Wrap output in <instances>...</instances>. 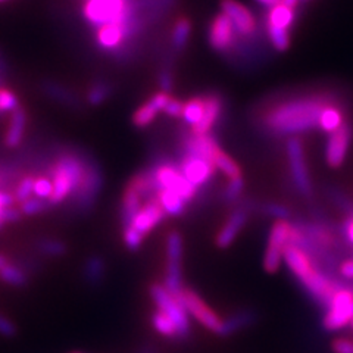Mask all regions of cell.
<instances>
[{"mask_svg": "<svg viewBox=\"0 0 353 353\" xmlns=\"http://www.w3.org/2000/svg\"><path fill=\"white\" fill-rule=\"evenodd\" d=\"M170 94L167 92H159L150 97L146 103H143L136 112L132 115V124L139 128H145L150 125L154 119H157L158 114L161 110L165 109L168 101H170Z\"/></svg>", "mask_w": 353, "mask_h": 353, "instance_id": "17", "label": "cell"}, {"mask_svg": "<svg viewBox=\"0 0 353 353\" xmlns=\"http://www.w3.org/2000/svg\"><path fill=\"white\" fill-rule=\"evenodd\" d=\"M150 297L153 303L157 305V309L163 312L168 318H171L176 330H179L180 340H185L190 336V315L187 314L185 307L183 306L181 301L167 290V287L162 284H153L150 287Z\"/></svg>", "mask_w": 353, "mask_h": 353, "instance_id": "4", "label": "cell"}, {"mask_svg": "<svg viewBox=\"0 0 353 353\" xmlns=\"http://www.w3.org/2000/svg\"><path fill=\"white\" fill-rule=\"evenodd\" d=\"M6 263H9L8 258L5 255H2V253H0V270H2Z\"/></svg>", "mask_w": 353, "mask_h": 353, "instance_id": "51", "label": "cell"}, {"mask_svg": "<svg viewBox=\"0 0 353 353\" xmlns=\"http://www.w3.org/2000/svg\"><path fill=\"white\" fill-rule=\"evenodd\" d=\"M26 125H27V114H26L24 109L18 106L15 110H12V115H10L8 130L5 132L3 143H5L6 148L15 149L21 145L22 139H24Z\"/></svg>", "mask_w": 353, "mask_h": 353, "instance_id": "20", "label": "cell"}, {"mask_svg": "<svg viewBox=\"0 0 353 353\" xmlns=\"http://www.w3.org/2000/svg\"><path fill=\"white\" fill-rule=\"evenodd\" d=\"M221 112H223V101L216 94H209L205 97V112L201 119V123L193 127L194 136L209 134L215 123L218 121Z\"/></svg>", "mask_w": 353, "mask_h": 353, "instance_id": "19", "label": "cell"}, {"mask_svg": "<svg viewBox=\"0 0 353 353\" xmlns=\"http://www.w3.org/2000/svg\"><path fill=\"white\" fill-rule=\"evenodd\" d=\"M350 325H352V328H353V319H352V321H350Z\"/></svg>", "mask_w": 353, "mask_h": 353, "instance_id": "53", "label": "cell"}, {"mask_svg": "<svg viewBox=\"0 0 353 353\" xmlns=\"http://www.w3.org/2000/svg\"><path fill=\"white\" fill-rule=\"evenodd\" d=\"M93 172L92 168H85L83 161L75 154H62L50 168L53 193L49 203L59 205L72 193L80 194Z\"/></svg>", "mask_w": 353, "mask_h": 353, "instance_id": "2", "label": "cell"}, {"mask_svg": "<svg viewBox=\"0 0 353 353\" xmlns=\"http://www.w3.org/2000/svg\"><path fill=\"white\" fill-rule=\"evenodd\" d=\"M270 40L272 46L279 52H284L290 48V32L289 30H280L274 27H267Z\"/></svg>", "mask_w": 353, "mask_h": 353, "instance_id": "31", "label": "cell"}, {"mask_svg": "<svg viewBox=\"0 0 353 353\" xmlns=\"http://www.w3.org/2000/svg\"><path fill=\"white\" fill-rule=\"evenodd\" d=\"M190 30H192V24L189 19L180 18L175 22L174 30H172V39H171L172 46L175 49H183L185 46L190 37Z\"/></svg>", "mask_w": 353, "mask_h": 353, "instance_id": "30", "label": "cell"}, {"mask_svg": "<svg viewBox=\"0 0 353 353\" xmlns=\"http://www.w3.org/2000/svg\"><path fill=\"white\" fill-rule=\"evenodd\" d=\"M49 206H50L49 201H44V199H39V197H30L26 202L21 203L19 211L22 215L32 216V215L44 212Z\"/></svg>", "mask_w": 353, "mask_h": 353, "instance_id": "32", "label": "cell"}, {"mask_svg": "<svg viewBox=\"0 0 353 353\" xmlns=\"http://www.w3.org/2000/svg\"><path fill=\"white\" fill-rule=\"evenodd\" d=\"M157 201L162 206V209L167 215L179 216L184 212L185 201L179 194L168 189H158L157 190Z\"/></svg>", "mask_w": 353, "mask_h": 353, "instance_id": "23", "label": "cell"}, {"mask_svg": "<svg viewBox=\"0 0 353 353\" xmlns=\"http://www.w3.org/2000/svg\"><path fill=\"white\" fill-rule=\"evenodd\" d=\"M17 333H18L17 324L12 321V319H9V316L0 312V336L6 339H12L17 336Z\"/></svg>", "mask_w": 353, "mask_h": 353, "instance_id": "40", "label": "cell"}, {"mask_svg": "<svg viewBox=\"0 0 353 353\" xmlns=\"http://www.w3.org/2000/svg\"><path fill=\"white\" fill-rule=\"evenodd\" d=\"M167 277H165V287L172 294L179 296L183 287L181 277V258H183V239L181 236L172 231L167 239Z\"/></svg>", "mask_w": 353, "mask_h": 353, "instance_id": "9", "label": "cell"}, {"mask_svg": "<svg viewBox=\"0 0 353 353\" xmlns=\"http://www.w3.org/2000/svg\"><path fill=\"white\" fill-rule=\"evenodd\" d=\"M139 24H106L97 28L96 41L105 50H117L131 34L137 31Z\"/></svg>", "mask_w": 353, "mask_h": 353, "instance_id": "14", "label": "cell"}, {"mask_svg": "<svg viewBox=\"0 0 353 353\" xmlns=\"http://www.w3.org/2000/svg\"><path fill=\"white\" fill-rule=\"evenodd\" d=\"M87 275H88V279H90V281L101 280L103 275V262L99 258L92 259L87 267Z\"/></svg>", "mask_w": 353, "mask_h": 353, "instance_id": "41", "label": "cell"}, {"mask_svg": "<svg viewBox=\"0 0 353 353\" xmlns=\"http://www.w3.org/2000/svg\"><path fill=\"white\" fill-rule=\"evenodd\" d=\"M176 297L181 301L187 314H189L194 321H197L202 327H205L208 331H211V333L221 336L224 319L221 318L194 290L185 289L184 287L181 293Z\"/></svg>", "mask_w": 353, "mask_h": 353, "instance_id": "5", "label": "cell"}, {"mask_svg": "<svg viewBox=\"0 0 353 353\" xmlns=\"http://www.w3.org/2000/svg\"><path fill=\"white\" fill-rule=\"evenodd\" d=\"M341 274L347 279H353V261H346L341 265Z\"/></svg>", "mask_w": 353, "mask_h": 353, "instance_id": "47", "label": "cell"}, {"mask_svg": "<svg viewBox=\"0 0 353 353\" xmlns=\"http://www.w3.org/2000/svg\"><path fill=\"white\" fill-rule=\"evenodd\" d=\"M71 353H83V352H71Z\"/></svg>", "mask_w": 353, "mask_h": 353, "instance_id": "54", "label": "cell"}, {"mask_svg": "<svg viewBox=\"0 0 353 353\" xmlns=\"http://www.w3.org/2000/svg\"><path fill=\"white\" fill-rule=\"evenodd\" d=\"M343 124H345L343 114H341V110L333 103H328L321 110V114H319L318 127L327 132H333Z\"/></svg>", "mask_w": 353, "mask_h": 353, "instance_id": "25", "label": "cell"}, {"mask_svg": "<svg viewBox=\"0 0 353 353\" xmlns=\"http://www.w3.org/2000/svg\"><path fill=\"white\" fill-rule=\"evenodd\" d=\"M287 157H289L290 172L297 190L305 196H309L312 192V185L311 180H309V174L305 162L303 145L299 139H290L287 141Z\"/></svg>", "mask_w": 353, "mask_h": 353, "instance_id": "10", "label": "cell"}, {"mask_svg": "<svg viewBox=\"0 0 353 353\" xmlns=\"http://www.w3.org/2000/svg\"><path fill=\"white\" fill-rule=\"evenodd\" d=\"M141 353H154V350H153V349H150V347H148V349L143 350Z\"/></svg>", "mask_w": 353, "mask_h": 353, "instance_id": "52", "label": "cell"}, {"mask_svg": "<svg viewBox=\"0 0 353 353\" xmlns=\"http://www.w3.org/2000/svg\"><path fill=\"white\" fill-rule=\"evenodd\" d=\"M345 230H346V236H347V239L353 243V218L347 221Z\"/></svg>", "mask_w": 353, "mask_h": 353, "instance_id": "49", "label": "cell"}, {"mask_svg": "<svg viewBox=\"0 0 353 353\" xmlns=\"http://www.w3.org/2000/svg\"><path fill=\"white\" fill-rule=\"evenodd\" d=\"M256 314L250 311V309H243V311H237L233 315L224 319L223 331H221V337H228L236 334L237 331L248 328L250 324L255 323Z\"/></svg>", "mask_w": 353, "mask_h": 353, "instance_id": "21", "label": "cell"}, {"mask_svg": "<svg viewBox=\"0 0 353 353\" xmlns=\"http://www.w3.org/2000/svg\"><path fill=\"white\" fill-rule=\"evenodd\" d=\"M34 180H36L34 175L22 176V179L19 180V183L17 184L15 192H14L15 202L22 203V202H26L27 199L31 197V194H32V185H34Z\"/></svg>", "mask_w": 353, "mask_h": 353, "instance_id": "33", "label": "cell"}, {"mask_svg": "<svg viewBox=\"0 0 353 353\" xmlns=\"http://www.w3.org/2000/svg\"><path fill=\"white\" fill-rule=\"evenodd\" d=\"M292 228L293 225L287 219H277L272 225L263 256V268L267 272L274 274L280 270L284 249L290 243Z\"/></svg>", "mask_w": 353, "mask_h": 353, "instance_id": "6", "label": "cell"}, {"mask_svg": "<svg viewBox=\"0 0 353 353\" xmlns=\"http://www.w3.org/2000/svg\"><path fill=\"white\" fill-rule=\"evenodd\" d=\"M85 21L94 27L106 24H134L130 0H85L83 6Z\"/></svg>", "mask_w": 353, "mask_h": 353, "instance_id": "3", "label": "cell"}, {"mask_svg": "<svg viewBox=\"0 0 353 353\" xmlns=\"http://www.w3.org/2000/svg\"><path fill=\"white\" fill-rule=\"evenodd\" d=\"M18 106V97L14 92L8 88H0V114L12 112Z\"/></svg>", "mask_w": 353, "mask_h": 353, "instance_id": "36", "label": "cell"}, {"mask_svg": "<svg viewBox=\"0 0 353 353\" xmlns=\"http://www.w3.org/2000/svg\"><path fill=\"white\" fill-rule=\"evenodd\" d=\"M350 139H352V128L347 123H345L340 128L331 132L327 143V149H325V158L330 167L337 168L343 163L349 145H350Z\"/></svg>", "mask_w": 353, "mask_h": 353, "instance_id": "15", "label": "cell"}, {"mask_svg": "<svg viewBox=\"0 0 353 353\" xmlns=\"http://www.w3.org/2000/svg\"><path fill=\"white\" fill-rule=\"evenodd\" d=\"M108 96H109V88L106 84H94L87 93V101L90 102V105L96 106V105L103 103Z\"/></svg>", "mask_w": 353, "mask_h": 353, "instance_id": "37", "label": "cell"}, {"mask_svg": "<svg viewBox=\"0 0 353 353\" xmlns=\"http://www.w3.org/2000/svg\"><path fill=\"white\" fill-rule=\"evenodd\" d=\"M145 196L141 193V190L139 187L130 181V184L127 185V189L124 192V197H123V221L124 225H127L131 218L137 214L139 209L141 208V197Z\"/></svg>", "mask_w": 353, "mask_h": 353, "instance_id": "22", "label": "cell"}, {"mask_svg": "<svg viewBox=\"0 0 353 353\" xmlns=\"http://www.w3.org/2000/svg\"><path fill=\"white\" fill-rule=\"evenodd\" d=\"M243 189H245V181L243 176H237V179H231L227 184V189L224 193V199L227 202H234L236 199L241 194Z\"/></svg>", "mask_w": 353, "mask_h": 353, "instance_id": "38", "label": "cell"}, {"mask_svg": "<svg viewBox=\"0 0 353 353\" xmlns=\"http://www.w3.org/2000/svg\"><path fill=\"white\" fill-rule=\"evenodd\" d=\"M53 193V184L49 176H36L34 185H32V194H36L39 199H44V201H50Z\"/></svg>", "mask_w": 353, "mask_h": 353, "instance_id": "35", "label": "cell"}, {"mask_svg": "<svg viewBox=\"0 0 353 353\" xmlns=\"http://www.w3.org/2000/svg\"><path fill=\"white\" fill-rule=\"evenodd\" d=\"M331 349L334 353H353V341L347 339H336Z\"/></svg>", "mask_w": 353, "mask_h": 353, "instance_id": "44", "label": "cell"}, {"mask_svg": "<svg viewBox=\"0 0 353 353\" xmlns=\"http://www.w3.org/2000/svg\"><path fill=\"white\" fill-rule=\"evenodd\" d=\"M212 163L215 165L216 170H219L221 172H224L228 176V180L241 176V170L239 167V163L233 158H230L228 154L219 146L216 148V150L214 153Z\"/></svg>", "mask_w": 353, "mask_h": 353, "instance_id": "27", "label": "cell"}, {"mask_svg": "<svg viewBox=\"0 0 353 353\" xmlns=\"http://www.w3.org/2000/svg\"><path fill=\"white\" fill-rule=\"evenodd\" d=\"M221 9L230 21L233 22L236 31L241 36H253L258 30L256 19L253 17L250 10L239 3L237 0H223L221 2Z\"/></svg>", "mask_w": 353, "mask_h": 353, "instance_id": "12", "label": "cell"}, {"mask_svg": "<svg viewBox=\"0 0 353 353\" xmlns=\"http://www.w3.org/2000/svg\"><path fill=\"white\" fill-rule=\"evenodd\" d=\"M328 311L323 319L327 331H337L350 324L353 319V292L339 289L328 303Z\"/></svg>", "mask_w": 353, "mask_h": 353, "instance_id": "7", "label": "cell"}, {"mask_svg": "<svg viewBox=\"0 0 353 353\" xmlns=\"http://www.w3.org/2000/svg\"><path fill=\"white\" fill-rule=\"evenodd\" d=\"M152 327L154 328V331H157L159 336H162L165 339L180 340L179 330H176L172 319L168 318L163 312L158 311V309L152 314Z\"/></svg>", "mask_w": 353, "mask_h": 353, "instance_id": "26", "label": "cell"}, {"mask_svg": "<svg viewBox=\"0 0 353 353\" xmlns=\"http://www.w3.org/2000/svg\"><path fill=\"white\" fill-rule=\"evenodd\" d=\"M143 239H145V236L140 234L136 228H132L131 225H125V228H124V243L130 250H137L141 246Z\"/></svg>", "mask_w": 353, "mask_h": 353, "instance_id": "39", "label": "cell"}, {"mask_svg": "<svg viewBox=\"0 0 353 353\" xmlns=\"http://www.w3.org/2000/svg\"><path fill=\"white\" fill-rule=\"evenodd\" d=\"M152 174L158 189H168L179 193L185 202L192 201L197 193V187L187 180L180 168L172 163H162Z\"/></svg>", "mask_w": 353, "mask_h": 353, "instance_id": "8", "label": "cell"}, {"mask_svg": "<svg viewBox=\"0 0 353 353\" xmlns=\"http://www.w3.org/2000/svg\"><path fill=\"white\" fill-rule=\"evenodd\" d=\"M180 171L194 187L205 185L215 174V167L212 162L199 157V154L187 152L180 165Z\"/></svg>", "mask_w": 353, "mask_h": 353, "instance_id": "11", "label": "cell"}, {"mask_svg": "<svg viewBox=\"0 0 353 353\" xmlns=\"http://www.w3.org/2000/svg\"><path fill=\"white\" fill-rule=\"evenodd\" d=\"M203 112H205V97H193L189 102L183 103L181 118L184 119L185 124L192 125L193 128L194 125L201 123Z\"/></svg>", "mask_w": 353, "mask_h": 353, "instance_id": "28", "label": "cell"}, {"mask_svg": "<svg viewBox=\"0 0 353 353\" xmlns=\"http://www.w3.org/2000/svg\"><path fill=\"white\" fill-rule=\"evenodd\" d=\"M330 103L321 96L297 97L271 108L263 117V124L275 134L289 136L318 127L319 114Z\"/></svg>", "mask_w": 353, "mask_h": 353, "instance_id": "1", "label": "cell"}, {"mask_svg": "<svg viewBox=\"0 0 353 353\" xmlns=\"http://www.w3.org/2000/svg\"><path fill=\"white\" fill-rule=\"evenodd\" d=\"M255 2H258V3L262 5V6L272 8V6H275V5L283 3V0H255Z\"/></svg>", "mask_w": 353, "mask_h": 353, "instance_id": "48", "label": "cell"}, {"mask_svg": "<svg viewBox=\"0 0 353 353\" xmlns=\"http://www.w3.org/2000/svg\"><path fill=\"white\" fill-rule=\"evenodd\" d=\"M297 2H299V0H283L284 5L290 6V8H293V9L297 6Z\"/></svg>", "mask_w": 353, "mask_h": 353, "instance_id": "50", "label": "cell"}, {"mask_svg": "<svg viewBox=\"0 0 353 353\" xmlns=\"http://www.w3.org/2000/svg\"><path fill=\"white\" fill-rule=\"evenodd\" d=\"M0 280L9 285L24 287L28 281V277L22 268L17 267L14 263H6L5 267L0 270Z\"/></svg>", "mask_w": 353, "mask_h": 353, "instance_id": "29", "label": "cell"}, {"mask_svg": "<svg viewBox=\"0 0 353 353\" xmlns=\"http://www.w3.org/2000/svg\"><path fill=\"white\" fill-rule=\"evenodd\" d=\"M15 203V197L12 193H8L6 190H0V228L5 225L3 211L6 208H10Z\"/></svg>", "mask_w": 353, "mask_h": 353, "instance_id": "42", "label": "cell"}, {"mask_svg": "<svg viewBox=\"0 0 353 353\" xmlns=\"http://www.w3.org/2000/svg\"><path fill=\"white\" fill-rule=\"evenodd\" d=\"M2 2H6V0H0V3H2Z\"/></svg>", "mask_w": 353, "mask_h": 353, "instance_id": "55", "label": "cell"}, {"mask_svg": "<svg viewBox=\"0 0 353 353\" xmlns=\"http://www.w3.org/2000/svg\"><path fill=\"white\" fill-rule=\"evenodd\" d=\"M236 28L225 14H219L214 18L209 27V43L218 52H227L234 44Z\"/></svg>", "mask_w": 353, "mask_h": 353, "instance_id": "16", "label": "cell"}, {"mask_svg": "<svg viewBox=\"0 0 353 353\" xmlns=\"http://www.w3.org/2000/svg\"><path fill=\"white\" fill-rule=\"evenodd\" d=\"M294 22V9L284 3L270 8L267 15V27H274L280 30H289Z\"/></svg>", "mask_w": 353, "mask_h": 353, "instance_id": "24", "label": "cell"}, {"mask_svg": "<svg viewBox=\"0 0 353 353\" xmlns=\"http://www.w3.org/2000/svg\"><path fill=\"white\" fill-rule=\"evenodd\" d=\"M165 216H167V214H165L162 206L157 201V197H154L148 201L145 205H141L137 214L131 218L127 225H131L132 228H136L140 234L146 236L154 227L162 223Z\"/></svg>", "mask_w": 353, "mask_h": 353, "instance_id": "13", "label": "cell"}, {"mask_svg": "<svg viewBox=\"0 0 353 353\" xmlns=\"http://www.w3.org/2000/svg\"><path fill=\"white\" fill-rule=\"evenodd\" d=\"M248 212L245 211V209H237V211H234L233 214H231L225 224L223 225V228H221L218 231L216 234V246L221 248V249H227L231 243H233L240 231L243 230V227H245L246 221H248Z\"/></svg>", "mask_w": 353, "mask_h": 353, "instance_id": "18", "label": "cell"}, {"mask_svg": "<svg viewBox=\"0 0 353 353\" xmlns=\"http://www.w3.org/2000/svg\"><path fill=\"white\" fill-rule=\"evenodd\" d=\"M265 211H267L268 215H272L277 219H285L287 216H289V211H287L285 208L280 206V205H267V208H265Z\"/></svg>", "mask_w": 353, "mask_h": 353, "instance_id": "45", "label": "cell"}, {"mask_svg": "<svg viewBox=\"0 0 353 353\" xmlns=\"http://www.w3.org/2000/svg\"><path fill=\"white\" fill-rule=\"evenodd\" d=\"M37 249L43 252L44 255H50V256H61L66 252V246L59 240H53V239H44L37 243Z\"/></svg>", "mask_w": 353, "mask_h": 353, "instance_id": "34", "label": "cell"}, {"mask_svg": "<svg viewBox=\"0 0 353 353\" xmlns=\"http://www.w3.org/2000/svg\"><path fill=\"white\" fill-rule=\"evenodd\" d=\"M161 85H162V92H167V93L172 87V80H171V75L168 72H163L161 75Z\"/></svg>", "mask_w": 353, "mask_h": 353, "instance_id": "46", "label": "cell"}, {"mask_svg": "<svg viewBox=\"0 0 353 353\" xmlns=\"http://www.w3.org/2000/svg\"><path fill=\"white\" fill-rule=\"evenodd\" d=\"M163 112L167 114L168 117H172V118L181 117V112H183V102L176 101V99H172V97H170V101H168L167 106H165Z\"/></svg>", "mask_w": 353, "mask_h": 353, "instance_id": "43", "label": "cell"}]
</instances>
